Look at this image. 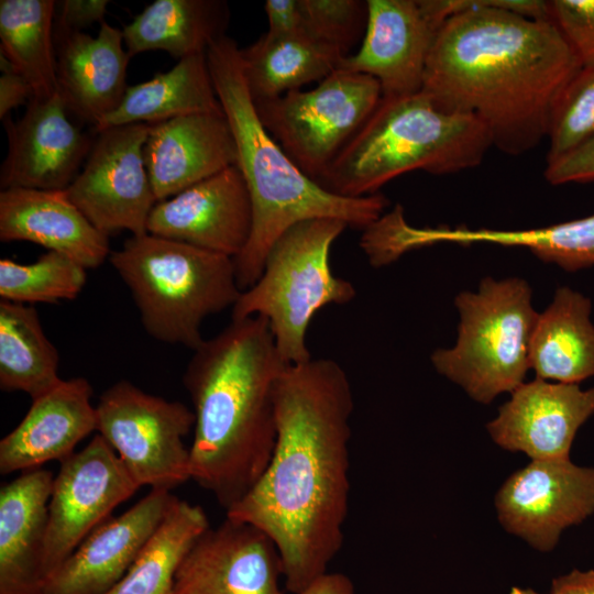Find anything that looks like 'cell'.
Masks as SVG:
<instances>
[{"mask_svg": "<svg viewBox=\"0 0 594 594\" xmlns=\"http://www.w3.org/2000/svg\"><path fill=\"white\" fill-rule=\"evenodd\" d=\"M276 442L254 486L226 516L275 543L285 587L304 592L343 546L350 499L352 386L329 358L289 364L275 391Z\"/></svg>", "mask_w": 594, "mask_h": 594, "instance_id": "1", "label": "cell"}, {"mask_svg": "<svg viewBox=\"0 0 594 594\" xmlns=\"http://www.w3.org/2000/svg\"><path fill=\"white\" fill-rule=\"evenodd\" d=\"M447 18L422 92L441 110L476 118L492 144L518 156L548 136L551 113L582 67L543 0H441Z\"/></svg>", "mask_w": 594, "mask_h": 594, "instance_id": "2", "label": "cell"}, {"mask_svg": "<svg viewBox=\"0 0 594 594\" xmlns=\"http://www.w3.org/2000/svg\"><path fill=\"white\" fill-rule=\"evenodd\" d=\"M289 365L262 316L231 319L193 351L183 384L195 414L190 480L228 510L257 482L276 442L275 391Z\"/></svg>", "mask_w": 594, "mask_h": 594, "instance_id": "3", "label": "cell"}, {"mask_svg": "<svg viewBox=\"0 0 594 594\" xmlns=\"http://www.w3.org/2000/svg\"><path fill=\"white\" fill-rule=\"evenodd\" d=\"M217 97L229 122L238 162L251 197L253 228L245 249L235 257L241 290L261 276L274 242L292 226L333 218L365 230L388 206L381 194L344 197L326 190L307 176L262 124L250 96L237 42L224 35L206 51Z\"/></svg>", "mask_w": 594, "mask_h": 594, "instance_id": "4", "label": "cell"}, {"mask_svg": "<svg viewBox=\"0 0 594 594\" xmlns=\"http://www.w3.org/2000/svg\"><path fill=\"white\" fill-rule=\"evenodd\" d=\"M492 146L476 118L443 111L422 91L382 97L316 182L336 195L364 197L409 172L448 175L474 168Z\"/></svg>", "mask_w": 594, "mask_h": 594, "instance_id": "5", "label": "cell"}, {"mask_svg": "<svg viewBox=\"0 0 594 594\" xmlns=\"http://www.w3.org/2000/svg\"><path fill=\"white\" fill-rule=\"evenodd\" d=\"M109 261L145 332L191 351L205 340V319L232 308L242 292L232 257L151 233L131 235Z\"/></svg>", "mask_w": 594, "mask_h": 594, "instance_id": "6", "label": "cell"}, {"mask_svg": "<svg viewBox=\"0 0 594 594\" xmlns=\"http://www.w3.org/2000/svg\"><path fill=\"white\" fill-rule=\"evenodd\" d=\"M348 228L339 219L298 222L274 242L258 279L241 292L231 319L264 317L277 351L287 364L310 360L307 330L314 316L328 305H344L356 295L349 280L330 266L333 242Z\"/></svg>", "mask_w": 594, "mask_h": 594, "instance_id": "7", "label": "cell"}, {"mask_svg": "<svg viewBox=\"0 0 594 594\" xmlns=\"http://www.w3.org/2000/svg\"><path fill=\"white\" fill-rule=\"evenodd\" d=\"M455 306L458 339L454 346L431 354L437 372L479 403L514 392L530 369V340L538 318L528 283L486 277L476 293H460Z\"/></svg>", "mask_w": 594, "mask_h": 594, "instance_id": "8", "label": "cell"}, {"mask_svg": "<svg viewBox=\"0 0 594 594\" xmlns=\"http://www.w3.org/2000/svg\"><path fill=\"white\" fill-rule=\"evenodd\" d=\"M382 98L372 76L337 68L310 90L254 102L258 118L315 182L358 133Z\"/></svg>", "mask_w": 594, "mask_h": 594, "instance_id": "9", "label": "cell"}, {"mask_svg": "<svg viewBox=\"0 0 594 594\" xmlns=\"http://www.w3.org/2000/svg\"><path fill=\"white\" fill-rule=\"evenodd\" d=\"M97 431L139 484L170 491L190 480L195 414L178 400L142 391L127 380L108 387L96 405Z\"/></svg>", "mask_w": 594, "mask_h": 594, "instance_id": "10", "label": "cell"}, {"mask_svg": "<svg viewBox=\"0 0 594 594\" xmlns=\"http://www.w3.org/2000/svg\"><path fill=\"white\" fill-rule=\"evenodd\" d=\"M139 488L117 452L98 433L61 462L48 503L41 584Z\"/></svg>", "mask_w": 594, "mask_h": 594, "instance_id": "11", "label": "cell"}, {"mask_svg": "<svg viewBox=\"0 0 594 594\" xmlns=\"http://www.w3.org/2000/svg\"><path fill=\"white\" fill-rule=\"evenodd\" d=\"M150 124L112 127L97 139L76 178L65 189L73 204L108 237L127 230L147 233L157 202L146 170L143 148Z\"/></svg>", "mask_w": 594, "mask_h": 594, "instance_id": "12", "label": "cell"}, {"mask_svg": "<svg viewBox=\"0 0 594 594\" xmlns=\"http://www.w3.org/2000/svg\"><path fill=\"white\" fill-rule=\"evenodd\" d=\"M504 528L540 551L594 513V468L568 459L532 460L510 475L496 496Z\"/></svg>", "mask_w": 594, "mask_h": 594, "instance_id": "13", "label": "cell"}, {"mask_svg": "<svg viewBox=\"0 0 594 594\" xmlns=\"http://www.w3.org/2000/svg\"><path fill=\"white\" fill-rule=\"evenodd\" d=\"M2 121L8 153L0 168L1 190H65L94 145L69 120L58 91L45 99L33 97L19 120Z\"/></svg>", "mask_w": 594, "mask_h": 594, "instance_id": "14", "label": "cell"}, {"mask_svg": "<svg viewBox=\"0 0 594 594\" xmlns=\"http://www.w3.org/2000/svg\"><path fill=\"white\" fill-rule=\"evenodd\" d=\"M252 228L251 197L237 165L157 201L147 221V233L232 258Z\"/></svg>", "mask_w": 594, "mask_h": 594, "instance_id": "15", "label": "cell"}, {"mask_svg": "<svg viewBox=\"0 0 594 594\" xmlns=\"http://www.w3.org/2000/svg\"><path fill=\"white\" fill-rule=\"evenodd\" d=\"M280 578L282 559L270 537L226 516L188 551L173 594H283Z\"/></svg>", "mask_w": 594, "mask_h": 594, "instance_id": "16", "label": "cell"}, {"mask_svg": "<svg viewBox=\"0 0 594 594\" xmlns=\"http://www.w3.org/2000/svg\"><path fill=\"white\" fill-rule=\"evenodd\" d=\"M440 28L419 0H367L362 44L338 68L374 77L382 97L416 95L422 90L427 59Z\"/></svg>", "mask_w": 594, "mask_h": 594, "instance_id": "17", "label": "cell"}, {"mask_svg": "<svg viewBox=\"0 0 594 594\" xmlns=\"http://www.w3.org/2000/svg\"><path fill=\"white\" fill-rule=\"evenodd\" d=\"M177 497L151 490L92 530L35 594H107L128 572Z\"/></svg>", "mask_w": 594, "mask_h": 594, "instance_id": "18", "label": "cell"}, {"mask_svg": "<svg viewBox=\"0 0 594 594\" xmlns=\"http://www.w3.org/2000/svg\"><path fill=\"white\" fill-rule=\"evenodd\" d=\"M593 414L594 387L536 378L512 392L487 430L499 447L532 460L568 459L578 430Z\"/></svg>", "mask_w": 594, "mask_h": 594, "instance_id": "19", "label": "cell"}, {"mask_svg": "<svg viewBox=\"0 0 594 594\" xmlns=\"http://www.w3.org/2000/svg\"><path fill=\"white\" fill-rule=\"evenodd\" d=\"M157 201L237 165V145L224 113H199L150 124L143 148Z\"/></svg>", "mask_w": 594, "mask_h": 594, "instance_id": "20", "label": "cell"}, {"mask_svg": "<svg viewBox=\"0 0 594 594\" xmlns=\"http://www.w3.org/2000/svg\"><path fill=\"white\" fill-rule=\"evenodd\" d=\"M57 89L68 113L94 124L114 111L128 89L130 56L122 30L106 21L97 36L54 30Z\"/></svg>", "mask_w": 594, "mask_h": 594, "instance_id": "21", "label": "cell"}, {"mask_svg": "<svg viewBox=\"0 0 594 594\" xmlns=\"http://www.w3.org/2000/svg\"><path fill=\"white\" fill-rule=\"evenodd\" d=\"M92 393L87 378L73 377L32 399L20 424L0 441V473L25 472L73 455L97 431Z\"/></svg>", "mask_w": 594, "mask_h": 594, "instance_id": "22", "label": "cell"}, {"mask_svg": "<svg viewBox=\"0 0 594 594\" xmlns=\"http://www.w3.org/2000/svg\"><path fill=\"white\" fill-rule=\"evenodd\" d=\"M0 240L42 245L86 270L99 267L111 253L109 237L91 224L65 190H1Z\"/></svg>", "mask_w": 594, "mask_h": 594, "instance_id": "23", "label": "cell"}, {"mask_svg": "<svg viewBox=\"0 0 594 594\" xmlns=\"http://www.w3.org/2000/svg\"><path fill=\"white\" fill-rule=\"evenodd\" d=\"M54 476L25 471L0 490V594H35Z\"/></svg>", "mask_w": 594, "mask_h": 594, "instance_id": "24", "label": "cell"}, {"mask_svg": "<svg viewBox=\"0 0 594 594\" xmlns=\"http://www.w3.org/2000/svg\"><path fill=\"white\" fill-rule=\"evenodd\" d=\"M591 300L569 287L556 290L532 331L529 363L540 380L578 384L594 376Z\"/></svg>", "mask_w": 594, "mask_h": 594, "instance_id": "25", "label": "cell"}, {"mask_svg": "<svg viewBox=\"0 0 594 594\" xmlns=\"http://www.w3.org/2000/svg\"><path fill=\"white\" fill-rule=\"evenodd\" d=\"M223 113L206 53L177 62L165 73L129 86L118 108L95 128L97 132L128 124H155L178 117Z\"/></svg>", "mask_w": 594, "mask_h": 594, "instance_id": "26", "label": "cell"}, {"mask_svg": "<svg viewBox=\"0 0 594 594\" xmlns=\"http://www.w3.org/2000/svg\"><path fill=\"white\" fill-rule=\"evenodd\" d=\"M230 11L221 0H155L123 30L130 57L164 51L180 61L206 53L226 35Z\"/></svg>", "mask_w": 594, "mask_h": 594, "instance_id": "27", "label": "cell"}, {"mask_svg": "<svg viewBox=\"0 0 594 594\" xmlns=\"http://www.w3.org/2000/svg\"><path fill=\"white\" fill-rule=\"evenodd\" d=\"M345 56L310 36L268 32L240 48L243 76L254 102L271 100L333 73Z\"/></svg>", "mask_w": 594, "mask_h": 594, "instance_id": "28", "label": "cell"}, {"mask_svg": "<svg viewBox=\"0 0 594 594\" xmlns=\"http://www.w3.org/2000/svg\"><path fill=\"white\" fill-rule=\"evenodd\" d=\"M59 354L33 305L0 301V388L35 399L54 388Z\"/></svg>", "mask_w": 594, "mask_h": 594, "instance_id": "29", "label": "cell"}, {"mask_svg": "<svg viewBox=\"0 0 594 594\" xmlns=\"http://www.w3.org/2000/svg\"><path fill=\"white\" fill-rule=\"evenodd\" d=\"M56 1L1 0L0 54L45 99L57 89L54 19Z\"/></svg>", "mask_w": 594, "mask_h": 594, "instance_id": "30", "label": "cell"}, {"mask_svg": "<svg viewBox=\"0 0 594 594\" xmlns=\"http://www.w3.org/2000/svg\"><path fill=\"white\" fill-rule=\"evenodd\" d=\"M209 527L200 506L176 498L128 572L107 594H173L183 560Z\"/></svg>", "mask_w": 594, "mask_h": 594, "instance_id": "31", "label": "cell"}, {"mask_svg": "<svg viewBox=\"0 0 594 594\" xmlns=\"http://www.w3.org/2000/svg\"><path fill=\"white\" fill-rule=\"evenodd\" d=\"M428 244L493 243L521 246L546 263L568 272L594 266V215L566 222L527 230L469 229L466 227L428 228Z\"/></svg>", "mask_w": 594, "mask_h": 594, "instance_id": "32", "label": "cell"}, {"mask_svg": "<svg viewBox=\"0 0 594 594\" xmlns=\"http://www.w3.org/2000/svg\"><path fill=\"white\" fill-rule=\"evenodd\" d=\"M87 270L70 257L47 251L30 264L0 260L1 300L58 304L75 299L84 289Z\"/></svg>", "mask_w": 594, "mask_h": 594, "instance_id": "33", "label": "cell"}, {"mask_svg": "<svg viewBox=\"0 0 594 594\" xmlns=\"http://www.w3.org/2000/svg\"><path fill=\"white\" fill-rule=\"evenodd\" d=\"M594 136V67H581L560 92L547 139L551 162Z\"/></svg>", "mask_w": 594, "mask_h": 594, "instance_id": "34", "label": "cell"}, {"mask_svg": "<svg viewBox=\"0 0 594 594\" xmlns=\"http://www.w3.org/2000/svg\"><path fill=\"white\" fill-rule=\"evenodd\" d=\"M308 33L345 57L367 24V1L298 0Z\"/></svg>", "mask_w": 594, "mask_h": 594, "instance_id": "35", "label": "cell"}, {"mask_svg": "<svg viewBox=\"0 0 594 594\" xmlns=\"http://www.w3.org/2000/svg\"><path fill=\"white\" fill-rule=\"evenodd\" d=\"M550 20L582 67H594V0H551Z\"/></svg>", "mask_w": 594, "mask_h": 594, "instance_id": "36", "label": "cell"}, {"mask_svg": "<svg viewBox=\"0 0 594 594\" xmlns=\"http://www.w3.org/2000/svg\"><path fill=\"white\" fill-rule=\"evenodd\" d=\"M543 175L551 185L594 182V136L564 155L547 162Z\"/></svg>", "mask_w": 594, "mask_h": 594, "instance_id": "37", "label": "cell"}, {"mask_svg": "<svg viewBox=\"0 0 594 594\" xmlns=\"http://www.w3.org/2000/svg\"><path fill=\"white\" fill-rule=\"evenodd\" d=\"M108 0H63L56 1L54 30L82 31V29L105 21Z\"/></svg>", "mask_w": 594, "mask_h": 594, "instance_id": "38", "label": "cell"}, {"mask_svg": "<svg viewBox=\"0 0 594 594\" xmlns=\"http://www.w3.org/2000/svg\"><path fill=\"white\" fill-rule=\"evenodd\" d=\"M267 32L277 36H310L298 0H266ZM314 38V37H312Z\"/></svg>", "mask_w": 594, "mask_h": 594, "instance_id": "39", "label": "cell"}, {"mask_svg": "<svg viewBox=\"0 0 594 594\" xmlns=\"http://www.w3.org/2000/svg\"><path fill=\"white\" fill-rule=\"evenodd\" d=\"M33 97L31 85L18 72L2 73L0 76V119L4 120L14 108L28 105Z\"/></svg>", "mask_w": 594, "mask_h": 594, "instance_id": "40", "label": "cell"}, {"mask_svg": "<svg viewBox=\"0 0 594 594\" xmlns=\"http://www.w3.org/2000/svg\"><path fill=\"white\" fill-rule=\"evenodd\" d=\"M551 594H594V571L573 570L554 579Z\"/></svg>", "mask_w": 594, "mask_h": 594, "instance_id": "41", "label": "cell"}, {"mask_svg": "<svg viewBox=\"0 0 594 594\" xmlns=\"http://www.w3.org/2000/svg\"><path fill=\"white\" fill-rule=\"evenodd\" d=\"M300 594H354V586L345 574L328 571Z\"/></svg>", "mask_w": 594, "mask_h": 594, "instance_id": "42", "label": "cell"}, {"mask_svg": "<svg viewBox=\"0 0 594 594\" xmlns=\"http://www.w3.org/2000/svg\"><path fill=\"white\" fill-rule=\"evenodd\" d=\"M509 594H539L531 588L513 587Z\"/></svg>", "mask_w": 594, "mask_h": 594, "instance_id": "43", "label": "cell"}]
</instances>
